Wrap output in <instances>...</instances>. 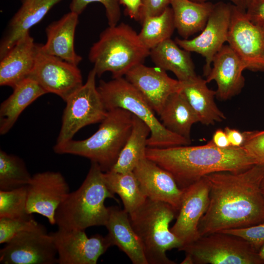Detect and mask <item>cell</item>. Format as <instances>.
Here are the masks:
<instances>
[{
	"instance_id": "cell-1",
	"label": "cell",
	"mask_w": 264,
	"mask_h": 264,
	"mask_svg": "<svg viewBox=\"0 0 264 264\" xmlns=\"http://www.w3.org/2000/svg\"><path fill=\"white\" fill-rule=\"evenodd\" d=\"M264 165L239 172L222 171L204 176L209 202L198 229L201 236L264 222V197L261 183Z\"/></svg>"
},
{
	"instance_id": "cell-2",
	"label": "cell",
	"mask_w": 264,
	"mask_h": 264,
	"mask_svg": "<svg viewBox=\"0 0 264 264\" xmlns=\"http://www.w3.org/2000/svg\"><path fill=\"white\" fill-rule=\"evenodd\" d=\"M146 157L169 172L182 190L209 174L239 172L255 165L242 148H221L211 141L200 146L147 147Z\"/></svg>"
},
{
	"instance_id": "cell-3",
	"label": "cell",
	"mask_w": 264,
	"mask_h": 264,
	"mask_svg": "<svg viewBox=\"0 0 264 264\" xmlns=\"http://www.w3.org/2000/svg\"><path fill=\"white\" fill-rule=\"evenodd\" d=\"M117 199L108 188L103 172L99 165L91 162L85 180L75 191L69 192L57 209L55 224L58 228L85 230L95 226H105L109 215L105 205L107 198Z\"/></svg>"
},
{
	"instance_id": "cell-4",
	"label": "cell",
	"mask_w": 264,
	"mask_h": 264,
	"mask_svg": "<svg viewBox=\"0 0 264 264\" xmlns=\"http://www.w3.org/2000/svg\"><path fill=\"white\" fill-rule=\"evenodd\" d=\"M133 115L121 108L108 111L98 130L88 138L73 139L56 144L54 152L70 154L89 159L97 163L103 172L115 164L132 129Z\"/></svg>"
},
{
	"instance_id": "cell-5",
	"label": "cell",
	"mask_w": 264,
	"mask_h": 264,
	"mask_svg": "<svg viewBox=\"0 0 264 264\" xmlns=\"http://www.w3.org/2000/svg\"><path fill=\"white\" fill-rule=\"evenodd\" d=\"M150 52L138 34L128 24L121 23L109 26L100 34L90 49L88 59L97 76L110 72L113 78H117L143 64Z\"/></svg>"
},
{
	"instance_id": "cell-6",
	"label": "cell",
	"mask_w": 264,
	"mask_h": 264,
	"mask_svg": "<svg viewBox=\"0 0 264 264\" xmlns=\"http://www.w3.org/2000/svg\"><path fill=\"white\" fill-rule=\"evenodd\" d=\"M178 212L170 204L147 198L129 213L131 225L142 245L148 264H175L166 251L179 249L182 244L169 229Z\"/></svg>"
},
{
	"instance_id": "cell-7",
	"label": "cell",
	"mask_w": 264,
	"mask_h": 264,
	"mask_svg": "<svg viewBox=\"0 0 264 264\" xmlns=\"http://www.w3.org/2000/svg\"><path fill=\"white\" fill-rule=\"evenodd\" d=\"M97 88L108 111L117 108L125 109L149 127L151 133L147 139V147L166 148L191 144V140L163 126L148 102L125 78H113L109 81L101 80Z\"/></svg>"
},
{
	"instance_id": "cell-8",
	"label": "cell",
	"mask_w": 264,
	"mask_h": 264,
	"mask_svg": "<svg viewBox=\"0 0 264 264\" xmlns=\"http://www.w3.org/2000/svg\"><path fill=\"white\" fill-rule=\"evenodd\" d=\"M197 264H264L258 251L243 239L222 231L201 236L178 249Z\"/></svg>"
},
{
	"instance_id": "cell-9",
	"label": "cell",
	"mask_w": 264,
	"mask_h": 264,
	"mask_svg": "<svg viewBox=\"0 0 264 264\" xmlns=\"http://www.w3.org/2000/svg\"><path fill=\"white\" fill-rule=\"evenodd\" d=\"M97 75L93 68L88 73L87 81L66 100L61 129L56 144L72 139L83 127L101 122L107 110L96 86Z\"/></svg>"
},
{
	"instance_id": "cell-10",
	"label": "cell",
	"mask_w": 264,
	"mask_h": 264,
	"mask_svg": "<svg viewBox=\"0 0 264 264\" xmlns=\"http://www.w3.org/2000/svg\"><path fill=\"white\" fill-rule=\"evenodd\" d=\"M2 264H58L57 252L50 233L39 223L22 231L6 242L0 250Z\"/></svg>"
},
{
	"instance_id": "cell-11",
	"label": "cell",
	"mask_w": 264,
	"mask_h": 264,
	"mask_svg": "<svg viewBox=\"0 0 264 264\" xmlns=\"http://www.w3.org/2000/svg\"><path fill=\"white\" fill-rule=\"evenodd\" d=\"M227 42L247 69H264V25L254 23L246 10L234 4Z\"/></svg>"
},
{
	"instance_id": "cell-12",
	"label": "cell",
	"mask_w": 264,
	"mask_h": 264,
	"mask_svg": "<svg viewBox=\"0 0 264 264\" xmlns=\"http://www.w3.org/2000/svg\"><path fill=\"white\" fill-rule=\"evenodd\" d=\"M29 78L35 80L47 93L57 95L65 102L83 85L77 66L43 53L40 48Z\"/></svg>"
},
{
	"instance_id": "cell-13",
	"label": "cell",
	"mask_w": 264,
	"mask_h": 264,
	"mask_svg": "<svg viewBox=\"0 0 264 264\" xmlns=\"http://www.w3.org/2000/svg\"><path fill=\"white\" fill-rule=\"evenodd\" d=\"M231 8L232 4L216 3L205 26L198 36L190 40L175 39L181 48L199 54L205 58L203 72L206 77L211 70L214 56L227 42Z\"/></svg>"
},
{
	"instance_id": "cell-14",
	"label": "cell",
	"mask_w": 264,
	"mask_h": 264,
	"mask_svg": "<svg viewBox=\"0 0 264 264\" xmlns=\"http://www.w3.org/2000/svg\"><path fill=\"white\" fill-rule=\"evenodd\" d=\"M85 230L58 228L50 233L57 252L59 264H96L111 245L106 236L88 237Z\"/></svg>"
},
{
	"instance_id": "cell-15",
	"label": "cell",
	"mask_w": 264,
	"mask_h": 264,
	"mask_svg": "<svg viewBox=\"0 0 264 264\" xmlns=\"http://www.w3.org/2000/svg\"><path fill=\"white\" fill-rule=\"evenodd\" d=\"M26 186L28 214H38L45 217L50 224H55L56 211L70 192L62 174L54 171L36 173Z\"/></svg>"
},
{
	"instance_id": "cell-16",
	"label": "cell",
	"mask_w": 264,
	"mask_h": 264,
	"mask_svg": "<svg viewBox=\"0 0 264 264\" xmlns=\"http://www.w3.org/2000/svg\"><path fill=\"white\" fill-rule=\"evenodd\" d=\"M182 190L176 220L170 229L180 241L182 246L200 237L198 226L209 205V186L204 176Z\"/></svg>"
},
{
	"instance_id": "cell-17",
	"label": "cell",
	"mask_w": 264,
	"mask_h": 264,
	"mask_svg": "<svg viewBox=\"0 0 264 264\" xmlns=\"http://www.w3.org/2000/svg\"><path fill=\"white\" fill-rule=\"evenodd\" d=\"M125 78L139 91L158 115L168 97L178 91L180 88V82L169 76L165 70L143 64L130 70Z\"/></svg>"
},
{
	"instance_id": "cell-18",
	"label": "cell",
	"mask_w": 264,
	"mask_h": 264,
	"mask_svg": "<svg viewBox=\"0 0 264 264\" xmlns=\"http://www.w3.org/2000/svg\"><path fill=\"white\" fill-rule=\"evenodd\" d=\"M133 172L147 198L167 203L178 211L183 190L169 172L146 157L139 162Z\"/></svg>"
},
{
	"instance_id": "cell-19",
	"label": "cell",
	"mask_w": 264,
	"mask_h": 264,
	"mask_svg": "<svg viewBox=\"0 0 264 264\" xmlns=\"http://www.w3.org/2000/svg\"><path fill=\"white\" fill-rule=\"evenodd\" d=\"M245 69L246 66L231 47L223 45L214 56L206 80L207 83L216 81V95L221 100H227L242 90L244 85L242 72Z\"/></svg>"
},
{
	"instance_id": "cell-20",
	"label": "cell",
	"mask_w": 264,
	"mask_h": 264,
	"mask_svg": "<svg viewBox=\"0 0 264 264\" xmlns=\"http://www.w3.org/2000/svg\"><path fill=\"white\" fill-rule=\"evenodd\" d=\"M40 45L29 32L21 38L0 58V85L14 88L29 78L35 65Z\"/></svg>"
},
{
	"instance_id": "cell-21",
	"label": "cell",
	"mask_w": 264,
	"mask_h": 264,
	"mask_svg": "<svg viewBox=\"0 0 264 264\" xmlns=\"http://www.w3.org/2000/svg\"><path fill=\"white\" fill-rule=\"evenodd\" d=\"M78 16L77 14L70 11L49 24L45 29L46 43L40 44V50L78 66L82 60L74 48V36Z\"/></svg>"
},
{
	"instance_id": "cell-22",
	"label": "cell",
	"mask_w": 264,
	"mask_h": 264,
	"mask_svg": "<svg viewBox=\"0 0 264 264\" xmlns=\"http://www.w3.org/2000/svg\"><path fill=\"white\" fill-rule=\"evenodd\" d=\"M109 215L105 226L111 246L116 245L133 264H148L140 242L134 231L129 214L117 206L109 207Z\"/></svg>"
},
{
	"instance_id": "cell-23",
	"label": "cell",
	"mask_w": 264,
	"mask_h": 264,
	"mask_svg": "<svg viewBox=\"0 0 264 264\" xmlns=\"http://www.w3.org/2000/svg\"><path fill=\"white\" fill-rule=\"evenodd\" d=\"M62 0H24L11 19L0 45L2 58L29 29L39 22Z\"/></svg>"
},
{
	"instance_id": "cell-24",
	"label": "cell",
	"mask_w": 264,
	"mask_h": 264,
	"mask_svg": "<svg viewBox=\"0 0 264 264\" xmlns=\"http://www.w3.org/2000/svg\"><path fill=\"white\" fill-rule=\"evenodd\" d=\"M180 82V92L192 108L201 124L209 125L226 119L217 107L214 97L216 91L210 89L206 80L197 75Z\"/></svg>"
},
{
	"instance_id": "cell-25",
	"label": "cell",
	"mask_w": 264,
	"mask_h": 264,
	"mask_svg": "<svg viewBox=\"0 0 264 264\" xmlns=\"http://www.w3.org/2000/svg\"><path fill=\"white\" fill-rule=\"evenodd\" d=\"M0 107V134H6L20 114L37 99L47 93L34 79L28 78L16 86Z\"/></svg>"
},
{
	"instance_id": "cell-26",
	"label": "cell",
	"mask_w": 264,
	"mask_h": 264,
	"mask_svg": "<svg viewBox=\"0 0 264 264\" xmlns=\"http://www.w3.org/2000/svg\"><path fill=\"white\" fill-rule=\"evenodd\" d=\"M190 53L169 39L151 49L149 56L156 66L172 72L178 81H184L197 76Z\"/></svg>"
},
{
	"instance_id": "cell-27",
	"label": "cell",
	"mask_w": 264,
	"mask_h": 264,
	"mask_svg": "<svg viewBox=\"0 0 264 264\" xmlns=\"http://www.w3.org/2000/svg\"><path fill=\"white\" fill-rule=\"evenodd\" d=\"M170 4L175 28L184 39L203 29L214 5L208 1L191 0H172Z\"/></svg>"
},
{
	"instance_id": "cell-28",
	"label": "cell",
	"mask_w": 264,
	"mask_h": 264,
	"mask_svg": "<svg viewBox=\"0 0 264 264\" xmlns=\"http://www.w3.org/2000/svg\"><path fill=\"white\" fill-rule=\"evenodd\" d=\"M159 115L161 122L166 128L191 140L192 127L198 122V119L180 92H176L168 97Z\"/></svg>"
},
{
	"instance_id": "cell-29",
	"label": "cell",
	"mask_w": 264,
	"mask_h": 264,
	"mask_svg": "<svg viewBox=\"0 0 264 264\" xmlns=\"http://www.w3.org/2000/svg\"><path fill=\"white\" fill-rule=\"evenodd\" d=\"M150 133L149 127L133 115L131 133L110 171L118 173L133 171L139 162L146 157L147 142Z\"/></svg>"
},
{
	"instance_id": "cell-30",
	"label": "cell",
	"mask_w": 264,
	"mask_h": 264,
	"mask_svg": "<svg viewBox=\"0 0 264 264\" xmlns=\"http://www.w3.org/2000/svg\"><path fill=\"white\" fill-rule=\"evenodd\" d=\"M103 178L109 190L121 198L124 209L129 214L140 207L147 199L133 171L103 172Z\"/></svg>"
},
{
	"instance_id": "cell-31",
	"label": "cell",
	"mask_w": 264,
	"mask_h": 264,
	"mask_svg": "<svg viewBox=\"0 0 264 264\" xmlns=\"http://www.w3.org/2000/svg\"><path fill=\"white\" fill-rule=\"evenodd\" d=\"M138 33L142 44L149 50L171 39L176 29L173 12L168 6L161 14L144 18Z\"/></svg>"
},
{
	"instance_id": "cell-32",
	"label": "cell",
	"mask_w": 264,
	"mask_h": 264,
	"mask_svg": "<svg viewBox=\"0 0 264 264\" xmlns=\"http://www.w3.org/2000/svg\"><path fill=\"white\" fill-rule=\"evenodd\" d=\"M31 177L22 158L0 150V190H11L26 186Z\"/></svg>"
},
{
	"instance_id": "cell-33",
	"label": "cell",
	"mask_w": 264,
	"mask_h": 264,
	"mask_svg": "<svg viewBox=\"0 0 264 264\" xmlns=\"http://www.w3.org/2000/svg\"><path fill=\"white\" fill-rule=\"evenodd\" d=\"M33 217L27 211L26 186L0 190V218L26 219Z\"/></svg>"
},
{
	"instance_id": "cell-34",
	"label": "cell",
	"mask_w": 264,
	"mask_h": 264,
	"mask_svg": "<svg viewBox=\"0 0 264 264\" xmlns=\"http://www.w3.org/2000/svg\"><path fill=\"white\" fill-rule=\"evenodd\" d=\"M38 224L33 217L26 219L0 218V243H6L17 234Z\"/></svg>"
},
{
	"instance_id": "cell-35",
	"label": "cell",
	"mask_w": 264,
	"mask_h": 264,
	"mask_svg": "<svg viewBox=\"0 0 264 264\" xmlns=\"http://www.w3.org/2000/svg\"><path fill=\"white\" fill-rule=\"evenodd\" d=\"M94 2H100L105 7L109 26L118 24L121 18L119 0H71L69 8L70 11L79 15L88 4Z\"/></svg>"
},
{
	"instance_id": "cell-36",
	"label": "cell",
	"mask_w": 264,
	"mask_h": 264,
	"mask_svg": "<svg viewBox=\"0 0 264 264\" xmlns=\"http://www.w3.org/2000/svg\"><path fill=\"white\" fill-rule=\"evenodd\" d=\"M222 232L243 239L257 251L264 243V222L247 227L228 229Z\"/></svg>"
},
{
	"instance_id": "cell-37",
	"label": "cell",
	"mask_w": 264,
	"mask_h": 264,
	"mask_svg": "<svg viewBox=\"0 0 264 264\" xmlns=\"http://www.w3.org/2000/svg\"><path fill=\"white\" fill-rule=\"evenodd\" d=\"M242 148L255 164L264 165V131H254Z\"/></svg>"
},
{
	"instance_id": "cell-38",
	"label": "cell",
	"mask_w": 264,
	"mask_h": 264,
	"mask_svg": "<svg viewBox=\"0 0 264 264\" xmlns=\"http://www.w3.org/2000/svg\"><path fill=\"white\" fill-rule=\"evenodd\" d=\"M172 0H142L140 22L146 17L161 14L171 4Z\"/></svg>"
},
{
	"instance_id": "cell-39",
	"label": "cell",
	"mask_w": 264,
	"mask_h": 264,
	"mask_svg": "<svg viewBox=\"0 0 264 264\" xmlns=\"http://www.w3.org/2000/svg\"><path fill=\"white\" fill-rule=\"evenodd\" d=\"M231 147L242 148L253 131L241 132L235 129L226 127L224 129Z\"/></svg>"
},
{
	"instance_id": "cell-40",
	"label": "cell",
	"mask_w": 264,
	"mask_h": 264,
	"mask_svg": "<svg viewBox=\"0 0 264 264\" xmlns=\"http://www.w3.org/2000/svg\"><path fill=\"white\" fill-rule=\"evenodd\" d=\"M246 14L254 23L264 25V0H257L246 10Z\"/></svg>"
},
{
	"instance_id": "cell-41",
	"label": "cell",
	"mask_w": 264,
	"mask_h": 264,
	"mask_svg": "<svg viewBox=\"0 0 264 264\" xmlns=\"http://www.w3.org/2000/svg\"><path fill=\"white\" fill-rule=\"evenodd\" d=\"M119 2L125 7L127 13L131 18L140 21L142 0H119Z\"/></svg>"
},
{
	"instance_id": "cell-42",
	"label": "cell",
	"mask_w": 264,
	"mask_h": 264,
	"mask_svg": "<svg viewBox=\"0 0 264 264\" xmlns=\"http://www.w3.org/2000/svg\"><path fill=\"white\" fill-rule=\"evenodd\" d=\"M210 141L219 148H227L231 147L224 130L220 129L215 132Z\"/></svg>"
},
{
	"instance_id": "cell-43",
	"label": "cell",
	"mask_w": 264,
	"mask_h": 264,
	"mask_svg": "<svg viewBox=\"0 0 264 264\" xmlns=\"http://www.w3.org/2000/svg\"><path fill=\"white\" fill-rule=\"evenodd\" d=\"M195 2H203L208 1L209 0H191ZM232 2L233 4L236 5V6L239 7L240 8L246 10V7L245 5V2L244 0H228Z\"/></svg>"
},
{
	"instance_id": "cell-44",
	"label": "cell",
	"mask_w": 264,
	"mask_h": 264,
	"mask_svg": "<svg viewBox=\"0 0 264 264\" xmlns=\"http://www.w3.org/2000/svg\"><path fill=\"white\" fill-rule=\"evenodd\" d=\"M181 264H193L194 261L191 256L188 254L185 253L184 259L180 263Z\"/></svg>"
},
{
	"instance_id": "cell-45",
	"label": "cell",
	"mask_w": 264,
	"mask_h": 264,
	"mask_svg": "<svg viewBox=\"0 0 264 264\" xmlns=\"http://www.w3.org/2000/svg\"><path fill=\"white\" fill-rule=\"evenodd\" d=\"M258 253L260 258L264 261V243L260 247Z\"/></svg>"
},
{
	"instance_id": "cell-46",
	"label": "cell",
	"mask_w": 264,
	"mask_h": 264,
	"mask_svg": "<svg viewBox=\"0 0 264 264\" xmlns=\"http://www.w3.org/2000/svg\"><path fill=\"white\" fill-rule=\"evenodd\" d=\"M246 9L257 0H244Z\"/></svg>"
},
{
	"instance_id": "cell-47",
	"label": "cell",
	"mask_w": 264,
	"mask_h": 264,
	"mask_svg": "<svg viewBox=\"0 0 264 264\" xmlns=\"http://www.w3.org/2000/svg\"><path fill=\"white\" fill-rule=\"evenodd\" d=\"M261 190L263 197H264V176L261 183Z\"/></svg>"
},
{
	"instance_id": "cell-48",
	"label": "cell",
	"mask_w": 264,
	"mask_h": 264,
	"mask_svg": "<svg viewBox=\"0 0 264 264\" xmlns=\"http://www.w3.org/2000/svg\"><path fill=\"white\" fill-rule=\"evenodd\" d=\"M263 61H264V59H263Z\"/></svg>"
},
{
	"instance_id": "cell-49",
	"label": "cell",
	"mask_w": 264,
	"mask_h": 264,
	"mask_svg": "<svg viewBox=\"0 0 264 264\" xmlns=\"http://www.w3.org/2000/svg\"><path fill=\"white\" fill-rule=\"evenodd\" d=\"M22 0V1H24V0Z\"/></svg>"
}]
</instances>
